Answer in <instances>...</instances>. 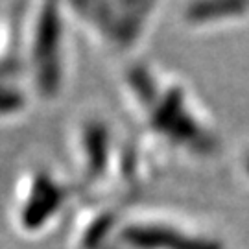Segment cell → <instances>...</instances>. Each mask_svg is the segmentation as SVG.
I'll return each instance as SVG.
<instances>
[{
	"label": "cell",
	"mask_w": 249,
	"mask_h": 249,
	"mask_svg": "<svg viewBox=\"0 0 249 249\" xmlns=\"http://www.w3.org/2000/svg\"><path fill=\"white\" fill-rule=\"evenodd\" d=\"M28 28V57L34 71V87L37 90V96L52 98L61 89V81L65 76L59 15H30Z\"/></svg>",
	"instance_id": "7a4b0ae2"
},
{
	"label": "cell",
	"mask_w": 249,
	"mask_h": 249,
	"mask_svg": "<svg viewBox=\"0 0 249 249\" xmlns=\"http://www.w3.org/2000/svg\"><path fill=\"white\" fill-rule=\"evenodd\" d=\"M69 187L53 176L52 170H30L17 185L13 197V223L20 234H45L52 231L59 214L69 203Z\"/></svg>",
	"instance_id": "6da1fadb"
},
{
	"label": "cell",
	"mask_w": 249,
	"mask_h": 249,
	"mask_svg": "<svg viewBox=\"0 0 249 249\" xmlns=\"http://www.w3.org/2000/svg\"><path fill=\"white\" fill-rule=\"evenodd\" d=\"M127 242L135 248L146 249H220L216 242L211 240H196L188 238L187 234L183 236L181 232L166 227H157V225H139L131 227L124 232Z\"/></svg>",
	"instance_id": "3957f363"
}]
</instances>
